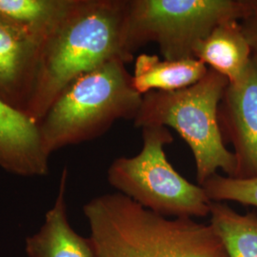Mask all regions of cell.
Here are the masks:
<instances>
[{
	"instance_id": "obj_1",
	"label": "cell",
	"mask_w": 257,
	"mask_h": 257,
	"mask_svg": "<svg viewBox=\"0 0 257 257\" xmlns=\"http://www.w3.org/2000/svg\"><path fill=\"white\" fill-rule=\"evenodd\" d=\"M127 0H71L39 44L26 114L39 123L58 94L81 74L113 59L134 60L125 47Z\"/></svg>"
},
{
	"instance_id": "obj_2",
	"label": "cell",
	"mask_w": 257,
	"mask_h": 257,
	"mask_svg": "<svg viewBox=\"0 0 257 257\" xmlns=\"http://www.w3.org/2000/svg\"><path fill=\"white\" fill-rule=\"evenodd\" d=\"M95 257H228L211 224L150 211L120 193L86 203Z\"/></svg>"
},
{
	"instance_id": "obj_3",
	"label": "cell",
	"mask_w": 257,
	"mask_h": 257,
	"mask_svg": "<svg viewBox=\"0 0 257 257\" xmlns=\"http://www.w3.org/2000/svg\"><path fill=\"white\" fill-rule=\"evenodd\" d=\"M143 95L126 63L113 59L81 74L58 94L38 123L47 155L103 136L118 120H135Z\"/></svg>"
},
{
	"instance_id": "obj_4",
	"label": "cell",
	"mask_w": 257,
	"mask_h": 257,
	"mask_svg": "<svg viewBox=\"0 0 257 257\" xmlns=\"http://www.w3.org/2000/svg\"><path fill=\"white\" fill-rule=\"evenodd\" d=\"M229 80L209 68L200 81L175 92H150L143 95L134 125L174 128L193 153L196 179L202 186L222 170L234 177L236 161L222 138L218 108Z\"/></svg>"
},
{
	"instance_id": "obj_5",
	"label": "cell",
	"mask_w": 257,
	"mask_h": 257,
	"mask_svg": "<svg viewBox=\"0 0 257 257\" xmlns=\"http://www.w3.org/2000/svg\"><path fill=\"white\" fill-rule=\"evenodd\" d=\"M256 0H127L125 47L156 43L169 60L192 58L196 45L218 25L250 16Z\"/></svg>"
},
{
	"instance_id": "obj_6",
	"label": "cell",
	"mask_w": 257,
	"mask_h": 257,
	"mask_svg": "<svg viewBox=\"0 0 257 257\" xmlns=\"http://www.w3.org/2000/svg\"><path fill=\"white\" fill-rule=\"evenodd\" d=\"M141 130L143 146L140 153L117 157L108 168L110 186L163 216H210L211 201L203 187L188 181L167 158L165 146L174 141L169 128L148 126Z\"/></svg>"
},
{
	"instance_id": "obj_7",
	"label": "cell",
	"mask_w": 257,
	"mask_h": 257,
	"mask_svg": "<svg viewBox=\"0 0 257 257\" xmlns=\"http://www.w3.org/2000/svg\"><path fill=\"white\" fill-rule=\"evenodd\" d=\"M224 142H230L236 161L234 178L257 177V58L252 55L245 72L229 82L218 108Z\"/></svg>"
},
{
	"instance_id": "obj_8",
	"label": "cell",
	"mask_w": 257,
	"mask_h": 257,
	"mask_svg": "<svg viewBox=\"0 0 257 257\" xmlns=\"http://www.w3.org/2000/svg\"><path fill=\"white\" fill-rule=\"evenodd\" d=\"M38 124L0 99V168L12 175L35 177L49 173Z\"/></svg>"
},
{
	"instance_id": "obj_9",
	"label": "cell",
	"mask_w": 257,
	"mask_h": 257,
	"mask_svg": "<svg viewBox=\"0 0 257 257\" xmlns=\"http://www.w3.org/2000/svg\"><path fill=\"white\" fill-rule=\"evenodd\" d=\"M38 44L0 20V99L26 113L33 91Z\"/></svg>"
},
{
	"instance_id": "obj_10",
	"label": "cell",
	"mask_w": 257,
	"mask_h": 257,
	"mask_svg": "<svg viewBox=\"0 0 257 257\" xmlns=\"http://www.w3.org/2000/svg\"><path fill=\"white\" fill-rule=\"evenodd\" d=\"M68 175L64 168L54 206L47 211L39 230L26 239L29 257H95L90 237L79 235L68 219L65 199Z\"/></svg>"
},
{
	"instance_id": "obj_11",
	"label": "cell",
	"mask_w": 257,
	"mask_h": 257,
	"mask_svg": "<svg viewBox=\"0 0 257 257\" xmlns=\"http://www.w3.org/2000/svg\"><path fill=\"white\" fill-rule=\"evenodd\" d=\"M208 71L209 68L194 57L169 60L141 54L135 59L133 86L141 95L150 92H175L200 81Z\"/></svg>"
},
{
	"instance_id": "obj_12",
	"label": "cell",
	"mask_w": 257,
	"mask_h": 257,
	"mask_svg": "<svg viewBox=\"0 0 257 257\" xmlns=\"http://www.w3.org/2000/svg\"><path fill=\"white\" fill-rule=\"evenodd\" d=\"M194 58L234 82L245 72L252 52L238 21L218 25L194 49Z\"/></svg>"
},
{
	"instance_id": "obj_13",
	"label": "cell",
	"mask_w": 257,
	"mask_h": 257,
	"mask_svg": "<svg viewBox=\"0 0 257 257\" xmlns=\"http://www.w3.org/2000/svg\"><path fill=\"white\" fill-rule=\"evenodd\" d=\"M71 0H0V20L38 46L64 15Z\"/></svg>"
},
{
	"instance_id": "obj_14",
	"label": "cell",
	"mask_w": 257,
	"mask_h": 257,
	"mask_svg": "<svg viewBox=\"0 0 257 257\" xmlns=\"http://www.w3.org/2000/svg\"><path fill=\"white\" fill-rule=\"evenodd\" d=\"M211 227L228 257H257V213L240 214L224 202L211 204Z\"/></svg>"
},
{
	"instance_id": "obj_15",
	"label": "cell",
	"mask_w": 257,
	"mask_h": 257,
	"mask_svg": "<svg viewBox=\"0 0 257 257\" xmlns=\"http://www.w3.org/2000/svg\"><path fill=\"white\" fill-rule=\"evenodd\" d=\"M201 187L212 202L233 201L257 208V177L240 179L215 174Z\"/></svg>"
},
{
	"instance_id": "obj_16",
	"label": "cell",
	"mask_w": 257,
	"mask_h": 257,
	"mask_svg": "<svg viewBox=\"0 0 257 257\" xmlns=\"http://www.w3.org/2000/svg\"><path fill=\"white\" fill-rule=\"evenodd\" d=\"M242 31L251 48L252 55L257 58V0L253 13L248 18L240 21Z\"/></svg>"
}]
</instances>
